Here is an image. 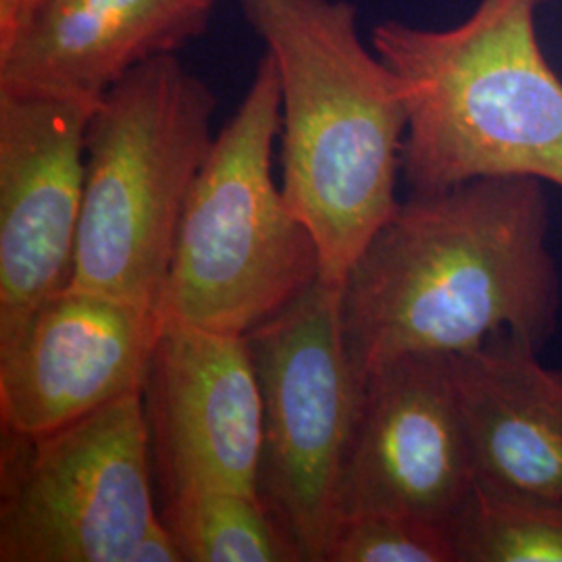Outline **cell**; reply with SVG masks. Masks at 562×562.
Returning a JSON list of instances; mask_svg holds the SVG:
<instances>
[{
    "instance_id": "6",
    "label": "cell",
    "mask_w": 562,
    "mask_h": 562,
    "mask_svg": "<svg viewBox=\"0 0 562 562\" xmlns=\"http://www.w3.org/2000/svg\"><path fill=\"white\" fill-rule=\"evenodd\" d=\"M157 519L140 394L42 436L2 429L0 562H132Z\"/></svg>"
},
{
    "instance_id": "5",
    "label": "cell",
    "mask_w": 562,
    "mask_h": 562,
    "mask_svg": "<svg viewBox=\"0 0 562 562\" xmlns=\"http://www.w3.org/2000/svg\"><path fill=\"white\" fill-rule=\"evenodd\" d=\"M278 69L265 53L181 215L162 319L246 336L322 278L319 246L273 178Z\"/></svg>"
},
{
    "instance_id": "10",
    "label": "cell",
    "mask_w": 562,
    "mask_h": 562,
    "mask_svg": "<svg viewBox=\"0 0 562 562\" xmlns=\"http://www.w3.org/2000/svg\"><path fill=\"white\" fill-rule=\"evenodd\" d=\"M94 109L0 88V346L71 288Z\"/></svg>"
},
{
    "instance_id": "13",
    "label": "cell",
    "mask_w": 562,
    "mask_h": 562,
    "mask_svg": "<svg viewBox=\"0 0 562 562\" xmlns=\"http://www.w3.org/2000/svg\"><path fill=\"white\" fill-rule=\"evenodd\" d=\"M501 336L452 357L477 487L562 498V367Z\"/></svg>"
},
{
    "instance_id": "9",
    "label": "cell",
    "mask_w": 562,
    "mask_h": 562,
    "mask_svg": "<svg viewBox=\"0 0 562 562\" xmlns=\"http://www.w3.org/2000/svg\"><path fill=\"white\" fill-rule=\"evenodd\" d=\"M140 396L159 506L206 490L259 496L262 396L244 336L162 319Z\"/></svg>"
},
{
    "instance_id": "7",
    "label": "cell",
    "mask_w": 562,
    "mask_h": 562,
    "mask_svg": "<svg viewBox=\"0 0 562 562\" xmlns=\"http://www.w3.org/2000/svg\"><path fill=\"white\" fill-rule=\"evenodd\" d=\"M262 396L257 494L302 562H323L361 382L340 322V285L315 281L246 336Z\"/></svg>"
},
{
    "instance_id": "11",
    "label": "cell",
    "mask_w": 562,
    "mask_h": 562,
    "mask_svg": "<svg viewBox=\"0 0 562 562\" xmlns=\"http://www.w3.org/2000/svg\"><path fill=\"white\" fill-rule=\"evenodd\" d=\"M155 311L67 288L0 346V422L42 436L140 394L161 334Z\"/></svg>"
},
{
    "instance_id": "14",
    "label": "cell",
    "mask_w": 562,
    "mask_h": 562,
    "mask_svg": "<svg viewBox=\"0 0 562 562\" xmlns=\"http://www.w3.org/2000/svg\"><path fill=\"white\" fill-rule=\"evenodd\" d=\"M183 562H302L301 552L259 496L206 490L159 506Z\"/></svg>"
},
{
    "instance_id": "15",
    "label": "cell",
    "mask_w": 562,
    "mask_h": 562,
    "mask_svg": "<svg viewBox=\"0 0 562 562\" xmlns=\"http://www.w3.org/2000/svg\"><path fill=\"white\" fill-rule=\"evenodd\" d=\"M452 536L457 562H562V498L477 487Z\"/></svg>"
},
{
    "instance_id": "3",
    "label": "cell",
    "mask_w": 562,
    "mask_h": 562,
    "mask_svg": "<svg viewBox=\"0 0 562 562\" xmlns=\"http://www.w3.org/2000/svg\"><path fill=\"white\" fill-rule=\"evenodd\" d=\"M552 0H480L454 27L402 21L371 46L401 80L408 127L402 178L411 194L482 178H536L562 190V80L536 18Z\"/></svg>"
},
{
    "instance_id": "12",
    "label": "cell",
    "mask_w": 562,
    "mask_h": 562,
    "mask_svg": "<svg viewBox=\"0 0 562 562\" xmlns=\"http://www.w3.org/2000/svg\"><path fill=\"white\" fill-rule=\"evenodd\" d=\"M220 0H46L0 38V88L99 104L142 63L178 53Z\"/></svg>"
},
{
    "instance_id": "16",
    "label": "cell",
    "mask_w": 562,
    "mask_h": 562,
    "mask_svg": "<svg viewBox=\"0 0 562 562\" xmlns=\"http://www.w3.org/2000/svg\"><path fill=\"white\" fill-rule=\"evenodd\" d=\"M323 562H457L452 531L404 513L373 510L334 525Z\"/></svg>"
},
{
    "instance_id": "18",
    "label": "cell",
    "mask_w": 562,
    "mask_h": 562,
    "mask_svg": "<svg viewBox=\"0 0 562 562\" xmlns=\"http://www.w3.org/2000/svg\"><path fill=\"white\" fill-rule=\"evenodd\" d=\"M46 0H0V38L9 36L21 21L27 20Z\"/></svg>"
},
{
    "instance_id": "1",
    "label": "cell",
    "mask_w": 562,
    "mask_h": 562,
    "mask_svg": "<svg viewBox=\"0 0 562 562\" xmlns=\"http://www.w3.org/2000/svg\"><path fill=\"white\" fill-rule=\"evenodd\" d=\"M561 311L550 202L536 178L411 194L340 285L341 331L359 382L398 357H457L501 336L542 350Z\"/></svg>"
},
{
    "instance_id": "8",
    "label": "cell",
    "mask_w": 562,
    "mask_h": 562,
    "mask_svg": "<svg viewBox=\"0 0 562 562\" xmlns=\"http://www.w3.org/2000/svg\"><path fill=\"white\" fill-rule=\"evenodd\" d=\"M475 490L452 357L406 355L373 367L341 464L336 522L390 510L452 531Z\"/></svg>"
},
{
    "instance_id": "2",
    "label": "cell",
    "mask_w": 562,
    "mask_h": 562,
    "mask_svg": "<svg viewBox=\"0 0 562 562\" xmlns=\"http://www.w3.org/2000/svg\"><path fill=\"white\" fill-rule=\"evenodd\" d=\"M281 90V192L319 246L322 278L350 265L401 201L404 90L359 36L350 0H240Z\"/></svg>"
},
{
    "instance_id": "4",
    "label": "cell",
    "mask_w": 562,
    "mask_h": 562,
    "mask_svg": "<svg viewBox=\"0 0 562 562\" xmlns=\"http://www.w3.org/2000/svg\"><path fill=\"white\" fill-rule=\"evenodd\" d=\"M215 109L213 88L178 53L142 63L102 97L86 134L71 288L161 315L181 215L217 136Z\"/></svg>"
},
{
    "instance_id": "17",
    "label": "cell",
    "mask_w": 562,
    "mask_h": 562,
    "mask_svg": "<svg viewBox=\"0 0 562 562\" xmlns=\"http://www.w3.org/2000/svg\"><path fill=\"white\" fill-rule=\"evenodd\" d=\"M132 562H183L180 546L161 517L142 536Z\"/></svg>"
}]
</instances>
